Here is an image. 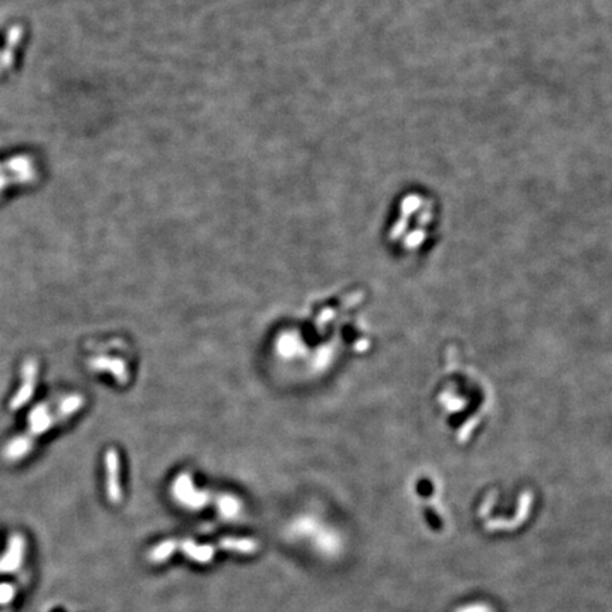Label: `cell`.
<instances>
[{"label": "cell", "instance_id": "1", "mask_svg": "<svg viewBox=\"0 0 612 612\" xmlns=\"http://www.w3.org/2000/svg\"><path fill=\"white\" fill-rule=\"evenodd\" d=\"M38 365L34 359H27L21 366V385L10 402L11 409H18L27 404L36 392Z\"/></svg>", "mask_w": 612, "mask_h": 612}, {"label": "cell", "instance_id": "2", "mask_svg": "<svg viewBox=\"0 0 612 612\" xmlns=\"http://www.w3.org/2000/svg\"><path fill=\"white\" fill-rule=\"evenodd\" d=\"M107 462V492L109 500L117 503L121 499V486H119V461L118 455L114 449H109L105 456Z\"/></svg>", "mask_w": 612, "mask_h": 612}, {"label": "cell", "instance_id": "3", "mask_svg": "<svg viewBox=\"0 0 612 612\" xmlns=\"http://www.w3.org/2000/svg\"><path fill=\"white\" fill-rule=\"evenodd\" d=\"M34 444L36 442L30 436L23 434L6 445L3 455L7 461H20L30 453V451L34 448Z\"/></svg>", "mask_w": 612, "mask_h": 612}, {"label": "cell", "instance_id": "4", "mask_svg": "<svg viewBox=\"0 0 612 612\" xmlns=\"http://www.w3.org/2000/svg\"><path fill=\"white\" fill-rule=\"evenodd\" d=\"M179 547L182 549V552L193 562H198L200 564H207L213 560L214 557V547L211 546H198L196 543L186 540L183 543L179 544Z\"/></svg>", "mask_w": 612, "mask_h": 612}, {"label": "cell", "instance_id": "5", "mask_svg": "<svg viewBox=\"0 0 612 612\" xmlns=\"http://www.w3.org/2000/svg\"><path fill=\"white\" fill-rule=\"evenodd\" d=\"M220 547L240 554H251L257 550V543L251 539H222Z\"/></svg>", "mask_w": 612, "mask_h": 612}, {"label": "cell", "instance_id": "6", "mask_svg": "<svg viewBox=\"0 0 612 612\" xmlns=\"http://www.w3.org/2000/svg\"><path fill=\"white\" fill-rule=\"evenodd\" d=\"M179 544L176 542H173V540L163 542L162 544H159L155 549H152V552L149 553V560L152 563H163L165 560H168L169 557H172V554L175 553V550H176Z\"/></svg>", "mask_w": 612, "mask_h": 612}]
</instances>
